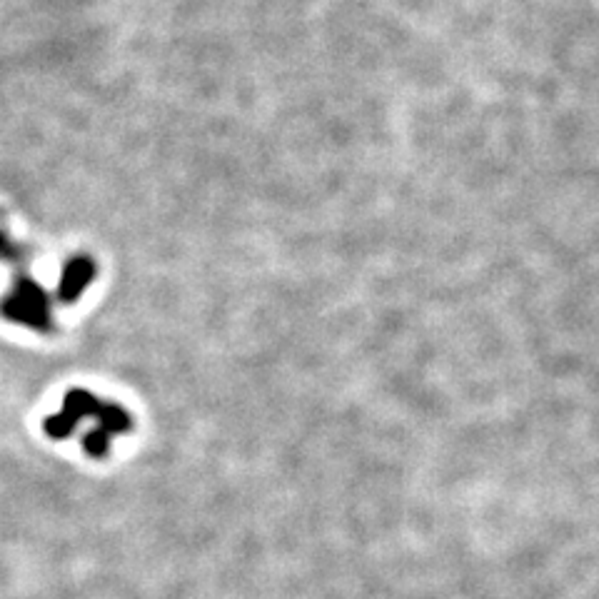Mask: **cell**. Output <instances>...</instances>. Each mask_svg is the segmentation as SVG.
<instances>
[{
  "label": "cell",
  "instance_id": "obj_1",
  "mask_svg": "<svg viewBox=\"0 0 599 599\" xmlns=\"http://www.w3.org/2000/svg\"><path fill=\"white\" fill-rule=\"evenodd\" d=\"M0 312L10 322L30 327H48V302H45L43 290L28 278L18 280L10 295L0 302Z\"/></svg>",
  "mask_w": 599,
  "mask_h": 599
},
{
  "label": "cell",
  "instance_id": "obj_2",
  "mask_svg": "<svg viewBox=\"0 0 599 599\" xmlns=\"http://www.w3.org/2000/svg\"><path fill=\"white\" fill-rule=\"evenodd\" d=\"M85 278H88V265L85 263H73V265H68V270H65V280H63V298L65 300H70L73 298L75 293H78L80 288H83V283H85Z\"/></svg>",
  "mask_w": 599,
  "mask_h": 599
},
{
  "label": "cell",
  "instance_id": "obj_3",
  "mask_svg": "<svg viewBox=\"0 0 599 599\" xmlns=\"http://www.w3.org/2000/svg\"><path fill=\"white\" fill-rule=\"evenodd\" d=\"M13 253H15L13 243H10L8 235H5L3 230H0V258H8V255H13Z\"/></svg>",
  "mask_w": 599,
  "mask_h": 599
}]
</instances>
